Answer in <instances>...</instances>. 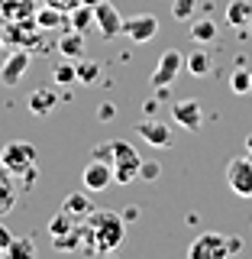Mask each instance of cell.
Instances as JSON below:
<instances>
[{"label":"cell","mask_w":252,"mask_h":259,"mask_svg":"<svg viewBox=\"0 0 252 259\" xmlns=\"http://www.w3.org/2000/svg\"><path fill=\"white\" fill-rule=\"evenodd\" d=\"M87 224H91V230H94L97 253H117L123 237H126L123 214H117V210H94V214L87 217Z\"/></svg>","instance_id":"obj_1"},{"label":"cell","mask_w":252,"mask_h":259,"mask_svg":"<svg viewBox=\"0 0 252 259\" xmlns=\"http://www.w3.org/2000/svg\"><path fill=\"white\" fill-rule=\"evenodd\" d=\"M110 149H113V182H117V185H133V182H139L142 156L136 152V146L126 143V140H113Z\"/></svg>","instance_id":"obj_2"},{"label":"cell","mask_w":252,"mask_h":259,"mask_svg":"<svg viewBox=\"0 0 252 259\" xmlns=\"http://www.w3.org/2000/svg\"><path fill=\"white\" fill-rule=\"evenodd\" d=\"M29 165H36V146L26 143V140H13L0 149V168L10 172L13 178L20 172H26Z\"/></svg>","instance_id":"obj_3"},{"label":"cell","mask_w":252,"mask_h":259,"mask_svg":"<svg viewBox=\"0 0 252 259\" xmlns=\"http://www.w3.org/2000/svg\"><path fill=\"white\" fill-rule=\"evenodd\" d=\"M188 256H191V259H226V256H233V249H230V233H220V230L200 233V237L188 246Z\"/></svg>","instance_id":"obj_4"},{"label":"cell","mask_w":252,"mask_h":259,"mask_svg":"<svg viewBox=\"0 0 252 259\" xmlns=\"http://www.w3.org/2000/svg\"><path fill=\"white\" fill-rule=\"evenodd\" d=\"M226 185L239 198H252V152L230 159V165H226Z\"/></svg>","instance_id":"obj_5"},{"label":"cell","mask_w":252,"mask_h":259,"mask_svg":"<svg viewBox=\"0 0 252 259\" xmlns=\"http://www.w3.org/2000/svg\"><path fill=\"white\" fill-rule=\"evenodd\" d=\"M172 120L188 133H197L204 126V107H200L197 97H181V101L172 104Z\"/></svg>","instance_id":"obj_6"},{"label":"cell","mask_w":252,"mask_h":259,"mask_svg":"<svg viewBox=\"0 0 252 259\" xmlns=\"http://www.w3.org/2000/svg\"><path fill=\"white\" fill-rule=\"evenodd\" d=\"M94 26L104 39H113V36L123 32V16H120V10L110 0H97L94 4Z\"/></svg>","instance_id":"obj_7"},{"label":"cell","mask_w":252,"mask_h":259,"mask_svg":"<svg viewBox=\"0 0 252 259\" xmlns=\"http://www.w3.org/2000/svg\"><path fill=\"white\" fill-rule=\"evenodd\" d=\"M181 65H184V55L178 52V49H168V52H162L156 71H152V88H172V81L178 78Z\"/></svg>","instance_id":"obj_8"},{"label":"cell","mask_w":252,"mask_h":259,"mask_svg":"<svg viewBox=\"0 0 252 259\" xmlns=\"http://www.w3.org/2000/svg\"><path fill=\"white\" fill-rule=\"evenodd\" d=\"M123 36H129L133 42H149V39L159 36V16L152 13H136L123 20Z\"/></svg>","instance_id":"obj_9"},{"label":"cell","mask_w":252,"mask_h":259,"mask_svg":"<svg viewBox=\"0 0 252 259\" xmlns=\"http://www.w3.org/2000/svg\"><path fill=\"white\" fill-rule=\"evenodd\" d=\"M81 185L87 191H107L113 185V165L110 162H100V159H91L81 172Z\"/></svg>","instance_id":"obj_10"},{"label":"cell","mask_w":252,"mask_h":259,"mask_svg":"<svg viewBox=\"0 0 252 259\" xmlns=\"http://www.w3.org/2000/svg\"><path fill=\"white\" fill-rule=\"evenodd\" d=\"M29 62H32V55L26 52V49H20V52H10V55H7V62H4V68H0V81H4L7 88L20 84V78L29 71Z\"/></svg>","instance_id":"obj_11"},{"label":"cell","mask_w":252,"mask_h":259,"mask_svg":"<svg viewBox=\"0 0 252 259\" xmlns=\"http://www.w3.org/2000/svg\"><path fill=\"white\" fill-rule=\"evenodd\" d=\"M139 136L149 146H156V149H168L172 146V130H168V123H162V120H156V117H145L142 123H139Z\"/></svg>","instance_id":"obj_12"},{"label":"cell","mask_w":252,"mask_h":259,"mask_svg":"<svg viewBox=\"0 0 252 259\" xmlns=\"http://www.w3.org/2000/svg\"><path fill=\"white\" fill-rule=\"evenodd\" d=\"M29 113H36V117H48L55 107H59V94H55V88H36V91L29 94Z\"/></svg>","instance_id":"obj_13"},{"label":"cell","mask_w":252,"mask_h":259,"mask_svg":"<svg viewBox=\"0 0 252 259\" xmlns=\"http://www.w3.org/2000/svg\"><path fill=\"white\" fill-rule=\"evenodd\" d=\"M62 210H68V214L78 217V221H87V217L94 214V201L87 198V194H81V191H71L68 198L62 201Z\"/></svg>","instance_id":"obj_14"},{"label":"cell","mask_w":252,"mask_h":259,"mask_svg":"<svg viewBox=\"0 0 252 259\" xmlns=\"http://www.w3.org/2000/svg\"><path fill=\"white\" fill-rule=\"evenodd\" d=\"M252 20V0H230L226 4V23L236 29H246Z\"/></svg>","instance_id":"obj_15"},{"label":"cell","mask_w":252,"mask_h":259,"mask_svg":"<svg viewBox=\"0 0 252 259\" xmlns=\"http://www.w3.org/2000/svg\"><path fill=\"white\" fill-rule=\"evenodd\" d=\"M59 52L62 59H81V52H84V32L78 29H68L59 36Z\"/></svg>","instance_id":"obj_16"},{"label":"cell","mask_w":252,"mask_h":259,"mask_svg":"<svg viewBox=\"0 0 252 259\" xmlns=\"http://www.w3.org/2000/svg\"><path fill=\"white\" fill-rule=\"evenodd\" d=\"M16 207V185H13V175L0 168V217L10 214Z\"/></svg>","instance_id":"obj_17"},{"label":"cell","mask_w":252,"mask_h":259,"mask_svg":"<svg viewBox=\"0 0 252 259\" xmlns=\"http://www.w3.org/2000/svg\"><path fill=\"white\" fill-rule=\"evenodd\" d=\"M184 68H188L194 78L210 75V68H214V62H210V52H207V49H194L188 59H184Z\"/></svg>","instance_id":"obj_18"},{"label":"cell","mask_w":252,"mask_h":259,"mask_svg":"<svg viewBox=\"0 0 252 259\" xmlns=\"http://www.w3.org/2000/svg\"><path fill=\"white\" fill-rule=\"evenodd\" d=\"M68 26L78 29V32L91 29L94 26V4H78L75 10H71V16H68Z\"/></svg>","instance_id":"obj_19"},{"label":"cell","mask_w":252,"mask_h":259,"mask_svg":"<svg viewBox=\"0 0 252 259\" xmlns=\"http://www.w3.org/2000/svg\"><path fill=\"white\" fill-rule=\"evenodd\" d=\"M4 256L7 259H29V256H36V243L26 240V237H13Z\"/></svg>","instance_id":"obj_20"},{"label":"cell","mask_w":252,"mask_h":259,"mask_svg":"<svg viewBox=\"0 0 252 259\" xmlns=\"http://www.w3.org/2000/svg\"><path fill=\"white\" fill-rule=\"evenodd\" d=\"M191 39L194 42H214L217 39V23L214 20H191Z\"/></svg>","instance_id":"obj_21"},{"label":"cell","mask_w":252,"mask_h":259,"mask_svg":"<svg viewBox=\"0 0 252 259\" xmlns=\"http://www.w3.org/2000/svg\"><path fill=\"white\" fill-rule=\"evenodd\" d=\"M230 91L233 94H252V71L246 68H236L230 75Z\"/></svg>","instance_id":"obj_22"},{"label":"cell","mask_w":252,"mask_h":259,"mask_svg":"<svg viewBox=\"0 0 252 259\" xmlns=\"http://www.w3.org/2000/svg\"><path fill=\"white\" fill-rule=\"evenodd\" d=\"M194 13H197V0H172V16L175 20H194Z\"/></svg>","instance_id":"obj_23"},{"label":"cell","mask_w":252,"mask_h":259,"mask_svg":"<svg viewBox=\"0 0 252 259\" xmlns=\"http://www.w3.org/2000/svg\"><path fill=\"white\" fill-rule=\"evenodd\" d=\"M52 78H55V84H75V81H78V68L68 65V62H59L55 71H52Z\"/></svg>","instance_id":"obj_24"},{"label":"cell","mask_w":252,"mask_h":259,"mask_svg":"<svg viewBox=\"0 0 252 259\" xmlns=\"http://www.w3.org/2000/svg\"><path fill=\"white\" fill-rule=\"evenodd\" d=\"M75 68H78V81H81V84H94V81L100 78V65H97V62H84V59H81V65H75Z\"/></svg>","instance_id":"obj_25"},{"label":"cell","mask_w":252,"mask_h":259,"mask_svg":"<svg viewBox=\"0 0 252 259\" xmlns=\"http://www.w3.org/2000/svg\"><path fill=\"white\" fill-rule=\"evenodd\" d=\"M159 175H162V165L156 159H142V165H139V182H159Z\"/></svg>","instance_id":"obj_26"},{"label":"cell","mask_w":252,"mask_h":259,"mask_svg":"<svg viewBox=\"0 0 252 259\" xmlns=\"http://www.w3.org/2000/svg\"><path fill=\"white\" fill-rule=\"evenodd\" d=\"M36 23H39L42 29H55V26L62 23V13H59V7H48V10H42V13L36 16Z\"/></svg>","instance_id":"obj_27"},{"label":"cell","mask_w":252,"mask_h":259,"mask_svg":"<svg viewBox=\"0 0 252 259\" xmlns=\"http://www.w3.org/2000/svg\"><path fill=\"white\" fill-rule=\"evenodd\" d=\"M16 178H20V188H23V191H29L32 185H36V178H39V168H36V165H29L26 172H20Z\"/></svg>","instance_id":"obj_28"},{"label":"cell","mask_w":252,"mask_h":259,"mask_svg":"<svg viewBox=\"0 0 252 259\" xmlns=\"http://www.w3.org/2000/svg\"><path fill=\"white\" fill-rule=\"evenodd\" d=\"M94 159L110 162V165H113V149H110V143H97V146H94Z\"/></svg>","instance_id":"obj_29"},{"label":"cell","mask_w":252,"mask_h":259,"mask_svg":"<svg viewBox=\"0 0 252 259\" xmlns=\"http://www.w3.org/2000/svg\"><path fill=\"white\" fill-rule=\"evenodd\" d=\"M10 240H13V233H10V230H7V227H4V224H0V256H4V253H7V246H10Z\"/></svg>","instance_id":"obj_30"},{"label":"cell","mask_w":252,"mask_h":259,"mask_svg":"<svg viewBox=\"0 0 252 259\" xmlns=\"http://www.w3.org/2000/svg\"><path fill=\"white\" fill-rule=\"evenodd\" d=\"M97 117H100V120H113V117H117V107H113V104H104V107L97 110Z\"/></svg>","instance_id":"obj_31"},{"label":"cell","mask_w":252,"mask_h":259,"mask_svg":"<svg viewBox=\"0 0 252 259\" xmlns=\"http://www.w3.org/2000/svg\"><path fill=\"white\" fill-rule=\"evenodd\" d=\"M48 4H52V7H59V10H75L81 0H48Z\"/></svg>","instance_id":"obj_32"},{"label":"cell","mask_w":252,"mask_h":259,"mask_svg":"<svg viewBox=\"0 0 252 259\" xmlns=\"http://www.w3.org/2000/svg\"><path fill=\"white\" fill-rule=\"evenodd\" d=\"M230 249H233V256L242 253V240H239V237H230Z\"/></svg>","instance_id":"obj_33"},{"label":"cell","mask_w":252,"mask_h":259,"mask_svg":"<svg viewBox=\"0 0 252 259\" xmlns=\"http://www.w3.org/2000/svg\"><path fill=\"white\" fill-rule=\"evenodd\" d=\"M156 107H159L156 97H152V101H145V117H152V113H156Z\"/></svg>","instance_id":"obj_34"},{"label":"cell","mask_w":252,"mask_h":259,"mask_svg":"<svg viewBox=\"0 0 252 259\" xmlns=\"http://www.w3.org/2000/svg\"><path fill=\"white\" fill-rule=\"evenodd\" d=\"M136 217H139V210H136V207H126L123 210V221H136Z\"/></svg>","instance_id":"obj_35"},{"label":"cell","mask_w":252,"mask_h":259,"mask_svg":"<svg viewBox=\"0 0 252 259\" xmlns=\"http://www.w3.org/2000/svg\"><path fill=\"white\" fill-rule=\"evenodd\" d=\"M246 152H252V133L246 136Z\"/></svg>","instance_id":"obj_36"},{"label":"cell","mask_w":252,"mask_h":259,"mask_svg":"<svg viewBox=\"0 0 252 259\" xmlns=\"http://www.w3.org/2000/svg\"><path fill=\"white\" fill-rule=\"evenodd\" d=\"M249 29H252V20H249Z\"/></svg>","instance_id":"obj_37"}]
</instances>
